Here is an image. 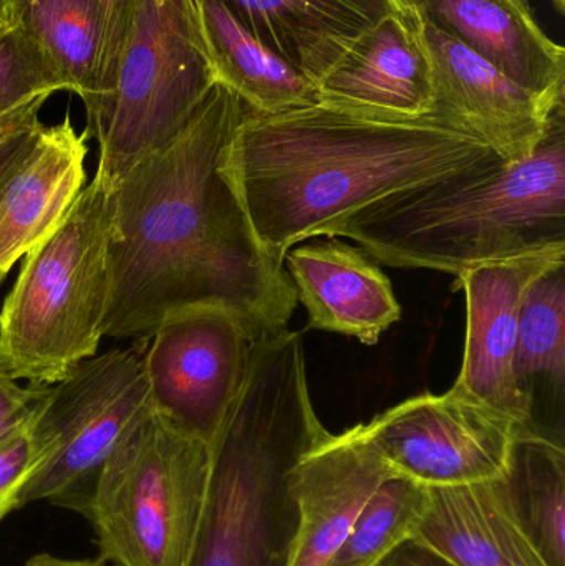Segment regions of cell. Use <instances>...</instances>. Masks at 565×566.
<instances>
[{
	"instance_id": "4",
	"label": "cell",
	"mask_w": 565,
	"mask_h": 566,
	"mask_svg": "<svg viewBox=\"0 0 565 566\" xmlns=\"http://www.w3.org/2000/svg\"><path fill=\"white\" fill-rule=\"evenodd\" d=\"M335 238L381 264L457 277L468 269L565 245V103L530 158L498 161L367 209Z\"/></svg>"
},
{
	"instance_id": "8",
	"label": "cell",
	"mask_w": 565,
	"mask_h": 566,
	"mask_svg": "<svg viewBox=\"0 0 565 566\" xmlns=\"http://www.w3.org/2000/svg\"><path fill=\"white\" fill-rule=\"evenodd\" d=\"M148 338L92 356L62 381L46 386L30 418L39 464L23 484L17 509L45 501L86 517L103 465L151 411Z\"/></svg>"
},
{
	"instance_id": "29",
	"label": "cell",
	"mask_w": 565,
	"mask_h": 566,
	"mask_svg": "<svg viewBox=\"0 0 565 566\" xmlns=\"http://www.w3.org/2000/svg\"><path fill=\"white\" fill-rule=\"evenodd\" d=\"M46 99L49 98L39 99L33 108L23 116L22 122L0 138V186L12 175L13 169L25 158L35 139L39 138L40 132L43 129L40 112H42Z\"/></svg>"
},
{
	"instance_id": "33",
	"label": "cell",
	"mask_w": 565,
	"mask_h": 566,
	"mask_svg": "<svg viewBox=\"0 0 565 566\" xmlns=\"http://www.w3.org/2000/svg\"><path fill=\"white\" fill-rule=\"evenodd\" d=\"M554 6H556L557 12L565 13V0H553Z\"/></svg>"
},
{
	"instance_id": "7",
	"label": "cell",
	"mask_w": 565,
	"mask_h": 566,
	"mask_svg": "<svg viewBox=\"0 0 565 566\" xmlns=\"http://www.w3.org/2000/svg\"><path fill=\"white\" fill-rule=\"evenodd\" d=\"M218 82L195 0H143L112 92L86 112L96 176L109 188L171 142Z\"/></svg>"
},
{
	"instance_id": "12",
	"label": "cell",
	"mask_w": 565,
	"mask_h": 566,
	"mask_svg": "<svg viewBox=\"0 0 565 566\" xmlns=\"http://www.w3.org/2000/svg\"><path fill=\"white\" fill-rule=\"evenodd\" d=\"M417 22L430 62L433 113L486 142L504 161L530 158L551 113L565 102L540 98L427 20L417 15Z\"/></svg>"
},
{
	"instance_id": "22",
	"label": "cell",
	"mask_w": 565,
	"mask_h": 566,
	"mask_svg": "<svg viewBox=\"0 0 565 566\" xmlns=\"http://www.w3.org/2000/svg\"><path fill=\"white\" fill-rule=\"evenodd\" d=\"M500 481L514 517L544 560L565 566L563 441L541 431L523 432Z\"/></svg>"
},
{
	"instance_id": "27",
	"label": "cell",
	"mask_w": 565,
	"mask_h": 566,
	"mask_svg": "<svg viewBox=\"0 0 565 566\" xmlns=\"http://www.w3.org/2000/svg\"><path fill=\"white\" fill-rule=\"evenodd\" d=\"M102 3L103 15H105L106 40L105 55H103L102 83H100L98 98L93 102L90 108L95 106L96 102L108 95L115 82L116 69H118L119 56L128 42L132 33L133 23L138 15L139 7L143 0H100Z\"/></svg>"
},
{
	"instance_id": "30",
	"label": "cell",
	"mask_w": 565,
	"mask_h": 566,
	"mask_svg": "<svg viewBox=\"0 0 565 566\" xmlns=\"http://www.w3.org/2000/svg\"><path fill=\"white\" fill-rule=\"evenodd\" d=\"M380 566H457L444 560L440 555L431 552L430 548L417 544V542H405L397 548L387 560Z\"/></svg>"
},
{
	"instance_id": "14",
	"label": "cell",
	"mask_w": 565,
	"mask_h": 566,
	"mask_svg": "<svg viewBox=\"0 0 565 566\" xmlns=\"http://www.w3.org/2000/svg\"><path fill=\"white\" fill-rule=\"evenodd\" d=\"M397 478L357 428L327 432L292 471L297 531L289 566H324L368 501Z\"/></svg>"
},
{
	"instance_id": "21",
	"label": "cell",
	"mask_w": 565,
	"mask_h": 566,
	"mask_svg": "<svg viewBox=\"0 0 565 566\" xmlns=\"http://www.w3.org/2000/svg\"><path fill=\"white\" fill-rule=\"evenodd\" d=\"M6 15L22 25L66 85L93 105L100 95L106 25L100 0H3Z\"/></svg>"
},
{
	"instance_id": "6",
	"label": "cell",
	"mask_w": 565,
	"mask_h": 566,
	"mask_svg": "<svg viewBox=\"0 0 565 566\" xmlns=\"http://www.w3.org/2000/svg\"><path fill=\"white\" fill-rule=\"evenodd\" d=\"M211 448L148 411L103 465L88 518L115 566H186L205 511Z\"/></svg>"
},
{
	"instance_id": "15",
	"label": "cell",
	"mask_w": 565,
	"mask_h": 566,
	"mask_svg": "<svg viewBox=\"0 0 565 566\" xmlns=\"http://www.w3.org/2000/svg\"><path fill=\"white\" fill-rule=\"evenodd\" d=\"M546 102L565 98V50L544 33L527 0H401Z\"/></svg>"
},
{
	"instance_id": "3",
	"label": "cell",
	"mask_w": 565,
	"mask_h": 566,
	"mask_svg": "<svg viewBox=\"0 0 565 566\" xmlns=\"http://www.w3.org/2000/svg\"><path fill=\"white\" fill-rule=\"evenodd\" d=\"M327 432L308 389L302 333L255 342L211 446L205 511L186 566H289L297 531L292 471Z\"/></svg>"
},
{
	"instance_id": "5",
	"label": "cell",
	"mask_w": 565,
	"mask_h": 566,
	"mask_svg": "<svg viewBox=\"0 0 565 566\" xmlns=\"http://www.w3.org/2000/svg\"><path fill=\"white\" fill-rule=\"evenodd\" d=\"M113 192L95 175L55 232L23 258L0 306V369L55 385L98 352L109 295Z\"/></svg>"
},
{
	"instance_id": "1",
	"label": "cell",
	"mask_w": 565,
	"mask_h": 566,
	"mask_svg": "<svg viewBox=\"0 0 565 566\" xmlns=\"http://www.w3.org/2000/svg\"><path fill=\"white\" fill-rule=\"evenodd\" d=\"M245 113L216 82L178 135L113 186L103 338H143L196 308L231 313L255 342L289 329L297 293L222 169Z\"/></svg>"
},
{
	"instance_id": "24",
	"label": "cell",
	"mask_w": 565,
	"mask_h": 566,
	"mask_svg": "<svg viewBox=\"0 0 565 566\" xmlns=\"http://www.w3.org/2000/svg\"><path fill=\"white\" fill-rule=\"evenodd\" d=\"M514 371L526 386L533 376H550L564 386L565 378V265L531 283L517 326Z\"/></svg>"
},
{
	"instance_id": "16",
	"label": "cell",
	"mask_w": 565,
	"mask_h": 566,
	"mask_svg": "<svg viewBox=\"0 0 565 566\" xmlns=\"http://www.w3.org/2000/svg\"><path fill=\"white\" fill-rule=\"evenodd\" d=\"M284 265L297 302L307 310L308 328L341 333L374 346L401 318L390 279L362 248L327 238L295 245Z\"/></svg>"
},
{
	"instance_id": "20",
	"label": "cell",
	"mask_w": 565,
	"mask_h": 566,
	"mask_svg": "<svg viewBox=\"0 0 565 566\" xmlns=\"http://www.w3.org/2000/svg\"><path fill=\"white\" fill-rule=\"evenodd\" d=\"M218 82L249 109L278 115L318 105L317 86L248 32L218 0H195Z\"/></svg>"
},
{
	"instance_id": "28",
	"label": "cell",
	"mask_w": 565,
	"mask_h": 566,
	"mask_svg": "<svg viewBox=\"0 0 565 566\" xmlns=\"http://www.w3.org/2000/svg\"><path fill=\"white\" fill-rule=\"evenodd\" d=\"M46 388H23L0 369V446L29 426L36 401Z\"/></svg>"
},
{
	"instance_id": "34",
	"label": "cell",
	"mask_w": 565,
	"mask_h": 566,
	"mask_svg": "<svg viewBox=\"0 0 565 566\" xmlns=\"http://www.w3.org/2000/svg\"><path fill=\"white\" fill-rule=\"evenodd\" d=\"M6 20V10H3V0H0V22Z\"/></svg>"
},
{
	"instance_id": "32",
	"label": "cell",
	"mask_w": 565,
	"mask_h": 566,
	"mask_svg": "<svg viewBox=\"0 0 565 566\" xmlns=\"http://www.w3.org/2000/svg\"><path fill=\"white\" fill-rule=\"evenodd\" d=\"M52 95H39L35 96V98L29 99V102L22 103V105L17 106V108L10 109L9 113H6V115L0 116V138H2L6 133H9L10 129L13 128V126L19 125L20 122H22L23 116L27 115V113L30 112V109L33 108V105H35L39 99L42 98H50Z\"/></svg>"
},
{
	"instance_id": "9",
	"label": "cell",
	"mask_w": 565,
	"mask_h": 566,
	"mask_svg": "<svg viewBox=\"0 0 565 566\" xmlns=\"http://www.w3.org/2000/svg\"><path fill=\"white\" fill-rule=\"evenodd\" d=\"M397 478L423 488L493 481L527 429L457 392L414 396L355 426Z\"/></svg>"
},
{
	"instance_id": "18",
	"label": "cell",
	"mask_w": 565,
	"mask_h": 566,
	"mask_svg": "<svg viewBox=\"0 0 565 566\" xmlns=\"http://www.w3.org/2000/svg\"><path fill=\"white\" fill-rule=\"evenodd\" d=\"M269 50L317 85L401 0H218Z\"/></svg>"
},
{
	"instance_id": "19",
	"label": "cell",
	"mask_w": 565,
	"mask_h": 566,
	"mask_svg": "<svg viewBox=\"0 0 565 566\" xmlns=\"http://www.w3.org/2000/svg\"><path fill=\"white\" fill-rule=\"evenodd\" d=\"M427 489L411 542L457 566H550L514 517L500 478Z\"/></svg>"
},
{
	"instance_id": "25",
	"label": "cell",
	"mask_w": 565,
	"mask_h": 566,
	"mask_svg": "<svg viewBox=\"0 0 565 566\" xmlns=\"http://www.w3.org/2000/svg\"><path fill=\"white\" fill-rule=\"evenodd\" d=\"M66 92L39 43L6 15L0 22V116L39 95Z\"/></svg>"
},
{
	"instance_id": "10",
	"label": "cell",
	"mask_w": 565,
	"mask_h": 566,
	"mask_svg": "<svg viewBox=\"0 0 565 566\" xmlns=\"http://www.w3.org/2000/svg\"><path fill=\"white\" fill-rule=\"evenodd\" d=\"M254 343L224 310H188L165 319L146 348L153 411L211 448L244 385Z\"/></svg>"
},
{
	"instance_id": "26",
	"label": "cell",
	"mask_w": 565,
	"mask_h": 566,
	"mask_svg": "<svg viewBox=\"0 0 565 566\" xmlns=\"http://www.w3.org/2000/svg\"><path fill=\"white\" fill-rule=\"evenodd\" d=\"M39 464V451L30 432L23 431L0 446V521L17 511L20 491Z\"/></svg>"
},
{
	"instance_id": "11",
	"label": "cell",
	"mask_w": 565,
	"mask_h": 566,
	"mask_svg": "<svg viewBox=\"0 0 565 566\" xmlns=\"http://www.w3.org/2000/svg\"><path fill=\"white\" fill-rule=\"evenodd\" d=\"M561 265H565V245L468 269L457 275L454 285L467 298V339L451 391L527 431L540 428L534 421L533 392L517 381L514 371L521 305L531 283Z\"/></svg>"
},
{
	"instance_id": "23",
	"label": "cell",
	"mask_w": 565,
	"mask_h": 566,
	"mask_svg": "<svg viewBox=\"0 0 565 566\" xmlns=\"http://www.w3.org/2000/svg\"><path fill=\"white\" fill-rule=\"evenodd\" d=\"M428 489L404 478L380 485L350 534L324 566H380L405 542L411 541L427 504Z\"/></svg>"
},
{
	"instance_id": "17",
	"label": "cell",
	"mask_w": 565,
	"mask_h": 566,
	"mask_svg": "<svg viewBox=\"0 0 565 566\" xmlns=\"http://www.w3.org/2000/svg\"><path fill=\"white\" fill-rule=\"evenodd\" d=\"M90 136L72 116L43 126L25 158L0 186V283L15 262L62 224L85 188Z\"/></svg>"
},
{
	"instance_id": "31",
	"label": "cell",
	"mask_w": 565,
	"mask_h": 566,
	"mask_svg": "<svg viewBox=\"0 0 565 566\" xmlns=\"http://www.w3.org/2000/svg\"><path fill=\"white\" fill-rule=\"evenodd\" d=\"M108 562L98 555L95 558H83V560H69V558L53 557L50 554L33 555L23 566H106Z\"/></svg>"
},
{
	"instance_id": "2",
	"label": "cell",
	"mask_w": 565,
	"mask_h": 566,
	"mask_svg": "<svg viewBox=\"0 0 565 566\" xmlns=\"http://www.w3.org/2000/svg\"><path fill=\"white\" fill-rule=\"evenodd\" d=\"M498 159L437 113L377 122L315 105L278 115L248 108L222 169L262 251L285 268L295 245L335 238L367 209Z\"/></svg>"
},
{
	"instance_id": "13",
	"label": "cell",
	"mask_w": 565,
	"mask_h": 566,
	"mask_svg": "<svg viewBox=\"0 0 565 566\" xmlns=\"http://www.w3.org/2000/svg\"><path fill=\"white\" fill-rule=\"evenodd\" d=\"M318 105L377 122H414L433 113L430 62L414 10L364 33L317 83Z\"/></svg>"
}]
</instances>
